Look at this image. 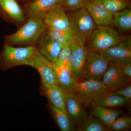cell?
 <instances>
[{
  "label": "cell",
  "mask_w": 131,
  "mask_h": 131,
  "mask_svg": "<svg viewBox=\"0 0 131 131\" xmlns=\"http://www.w3.org/2000/svg\"><path fill=\"white\" fill-rule=\"evenodd\" d=\"M47 28L43 20L27 19L16 31L5 36L3 43L19 47L36 46Z\"/></svg>",
  "instance_id": "1"
},
{
  "label": "cell",
  "mask_w": 131,
  "mask_h": 131,
  "mask_svg": "<svg viewBox=\"0 0 131 131\" xmlns=\"http://www.w3.org/2000/svg\"><path fill=\"white\" fill-rule=\"evenodd\" d=\"M37 48V46L16 47L3 43L0 52V68L5 71L19 66L33 67V56Z\"/></svg>",
  "instance_id": "2"
},
{
  "label": "cell",
  "mask_w": 131,
  "mask_h": 131,
  "mask_svg": "<svg viewBox=\"0 0 131 131\" xmlns=\"http://www.w3.org/2000/svg\"><path fill=\"white\" fill-rule=\"evenodd\" d=\"M66 13L74 38L85 44L97 26L86 8Z\"/></svg>",
  "instance_id": "3"
},
{
  "label": "cell",
  "mask_w": 131,
  "mask_h": 131,
  "mask_svg": "<svg viewBox=\"0 0 131 131\" xmlns=\"http://www.w3.org/2000/svg\"><path fill=\"white\" fill-rule=\"evenodd\" d=\"M129 37L120 35L108 26H97L89 41L91 50L102 51L123 42Z\"/></svg>",
  "instance_id": "4"
},
{
  "label": "cell",
  "mask_w": 131,
  "mask_h": 131,
  "mask_svg": "<svg viewBox=\"0 0 131 131\" xmlns=\"http://www.w3.org/2000/svg\"><path fill=\"white\" fill-rule=\"evenodd\" d=\"M110 62L101 52L91 50L87 55L82 79L102 81Z\"/></svg>",
  "instance_id": "5"
},
{
  "label": "cell",
  "mask_w": 131,
  "mask_h": 131,
  "mask_svg": "<svg viewBox=\"0 0 131 131\" xmlns=\"http://www.w3.org/2000/svg\"><path fill=\"white\" fill-rule=\"evenodd\" d=\"M109 91L102 81L85 80L78 82L74 93L86 107L101 95Z\"/></svg>",
  "instance_id": "6"
},
{
  "label": "cell",
  "mask_w": 131,
  "mask_h": 131,
  "mask_svg": "<svg viewBox=\"0 0 131 131\" xmlns=\"http://www.w3.org/2000/svg\"><path fill=\"white\" fill-rule=\"evenodd\" d=\"M0 17L18 28L27 20L24 9L18 0H0Z\"/></svg>",
  "instance_id": "7"
},
{
  "label": "cell",
  "mask_w": 131,
  "mask_h": 131,
  "mask_svg": "<svg viewBox=\"0 0 131 131\" xmlns=\"http://www.w3.org/2000/svg\"><path fill=\"white\" fill-rule=\"evenodd\" d=\"M85 45L74 38L70 44L71 51V70L73 76L78 82L83 74L88 51Z\"/></svg>",
  "instance_id": "8"
},
{
  "label": "cell",
  "mask_w": 131,
  "mask_h": 131,
  "mask_svg": "<svg viewBox=\"0 0 131 131\" xmlns=\"http://www.w3.org/2000/svg\"><path fill=\"white\" fill-rule=\"evenodd\" d=\"M130 80L124 74L119 63L110 61L102 81L109 91L113 92L124 86Z\"/></svg>",
  "instance_id": "9"
},
{
  "label": "cell",
  "mask_w": 131,
  "mask_h": 131,
  "mask_svg": "<svg viewBox=\"0 0 131 131\" xmlns=\"http://www.w3.org/2000/svg\"><path fill=\"white\" fill-rule=\"evenodd\" d=\"M33 68L39 73L42 83L57 84L56 74L53 67V62L40 53L38 48L32 58Z\"/></svg>",
  "instance_id": "10"
},
{
  "label": "cell",
  "mask_w": 131,
  "mask_h": 131,
  "mask_svg": "<svg viewBox=\"0 0 131 131\" xmlns=\"http://www.w3.org/2000/svg\"><path fill=\"white\" fill-rule=\"evenodd\" d=\"M63 0H32L22 6L27 19L43 20L48 11Z\"/></svg>",
  "instance_id": "11"
},
{
  "label": "cell",
  "mask_w": 131,
  "mask_h": 131,
  "mask_svg": "<svg viewBox=\"0 0 131 131\" xmlns=\"http://www.w3.org/2000/svg\"><path fill=\"white\" fill-rule=\"evenodd\" d=\"M43 21L47 27L71 32L68 16L62 4L56 5L49 9Z\"/></svg>",
  "instance_id": "12"
},
{
  "label": "cell",
  "mask_w": 131,
  "mask_h": 131,
  "mask_svg": "<svg viewBox=\"0 0 131 131\" xmlns=\"http://www.w3.org/2000/svg\"><path fill=\"white\" fill-rule=\"evenodd\" d=\"M67 114L75 126L79 127L88 117L85 107L74 93L66 94Z\"/></svg>",
  "instance_id": "13"
},
{
  "label": "cell",
  "mask_w": 131,
  "mask_h": 131,
  "mask_svg": "<svg viewBox=\"0 0 131 131\" xmlns=\"http://www.w3.org/2000/svg\"><path fill=\"white\" fill-rule=\"evenodd\" d=\"M85 8L97 26H111L113 25L114 16L101 3L94 2L92 0L87 1Z\"/></svg>",
  "instance_id": "14"
},
{
  "label": "cell",
  "mask_w": 131,
  "mask_h": 131,
  "mask_svg": "<svg viewBox=\"0 0 131 131\" xmlns=\"http://www.w3.org/2000/svg\"><path fill=\"white\" fill-rule=\"evenodd\" d=\"M110 61L117 62L119 64L131 62L130 37L116 45L101 51Z\"/></svg>",
  "instance_id": "15"
},
{
  "label": "cell",
  "mask_w": 131,
  "mask_h": 131,
  "mask_svg": "<svg viewBox=\"0 0 131 131\" xmlns=\"http://www.w3.org/2000/svg\"><path fill=\"white\" fill-rule=\"evenodd\" d=\"M37 45L40 53L53 62L57 61L63 46L52 38L46 30L40 36Z\"/></svg>",
  "instance_id": "16"
},
{
  "label": "cell",
  "mask_w": 131,
  "mask_h": 131,
  "mask_svg": "<svg viewBox=\"0 0 131 131\" xmlns=\"http://www.w3.org/2000/svg\"><path fill=\"white\" fill-rule=\"evenodd\" d=\"M57 84L66 93H74L78 81L73 76L70 68L53 62Z\"/></svg>",
  "instance_id": "17"
},
{
  "label": "cell",
  "mask_w": 131,
  "mask_h": 131,
  "mask_svg": "<svg viewBox=\"0 0 131 131\" xmlns=\"http://www.w3.org/2000/svg\"><path fill=\"white\" fill-rule=\"evenodd\" d=\"M42 88L50 104L67 113L66 106V93L56 84L42 83Z\"/></svg>",
  "instance_id": "18"
},
{
  "label": "cell",
  "mask_w": 131,
  "mask_h": 131,
  "mask_svg": "<svg viewBox=\"0 0 131 131\" xmlns=\"http://www.w3.org/2000/svg\"><path fill=\"white\" fill-rule=\"evenodd\" d=\"M127 103L121 95L107 91L95 99L90 106L93 107L99 106L108 108L118 107L125 105Z\"/></svg>",
  "instance_id": "19"
},
{
  "label": "cell",
  "mask_w": 131,
  "mask_h": 131,
  "mask_svg": "<svg viewBox=\"0 0 131 131\" xmlns=\"http://www.w3.org/2000/svg\"><path fill=\"white\" fill-rule=\"evenodd\" d=\"M92 113L95 117L107 126L112 123L122 113L119 110L97 106L94 107Z\"/></svg>",
  "instance_id": "20"
},
{
  "label": "cell",
  "mask_w": 131,
  "mask_h": 131,
  "mask_svg": "<svg viewBox=\"0 0 131 131\" xmlns=\"http://www.w3.org/2000/svg\"><path fill=\"white\" fill-rule=\"evenodd\" d=\"M50 108L54 119L61 131L74 130L75 125L68 114L51 104H50Z\"/></svg>",
  "instance_id": "21"
},
{
  "label": "cell",
  "mask_w": 131,
  "mask_h": 131,
  "mask_svg": "<svg viewBox=\"0 0 131 131\" xmlns=\"http://www.w3.org/2000/svg\"><path fill=\"white\" fill-rule=\"evenodd\" d=\"M113 25L120 31L126 32L131 30V8L113 13Z\"/></svg>",
  "instance_id": "22"
},
{
  "label": "cell",
  "mask_w": 131,
  "mask_h": 131,
  "mask_svg": "<svg viewBox=\"0 0 131 131\" xmlns=\"http://www.w3.org/2000/svg\"><path fill=\"white\" fill-rule=\"evenodd\" d=\"M47 33L54 40L61 43L63 46L70 45L74 38L71 32L47 27Z\"/></svg>",
  "instance_id": "23"
},
{
  "label": "cell",
  "mask_w": 131,
  "mask_h": 131,
  "mask_svg": "<svg viewBox=\"0 0 131 131\" xmlns=\"http://www.w3.org/2000/svg\"><path fill=\"white\" fill-rule=\"evenodd\" d=\"M79 131H105L107 130L104 124L100 120L89 117L79 126Z\"/></svg>",
  "instance_id": "24"
},
{
  "label": "cell",
  "mask_w": 131,
  "mask_h": 131,
  "mask_svg": "<svg viewBox=\"0 0 131 131\" xmlns=\"http://www.w3.org/2000/svg\"><path fill=\"white\" fill-rule=\"evenodd\" d=\"M131 126V118L129 116H123L118 117L108 126L106 130L112 131H124L129 130Z\"/></svg>",
  "instance_id": "25"
},
{
  "label": "cell",
  "mask_w": 131,
  "mask_h": 131,
  "mask_svg": "<svg viewBox=\"0 0 131 131\" xmlns=\"http://www.w3.org/2000/svg\"><path fill=\"white\" fill-rule=\"evenodd\" d=\"M102 3L112 13L131 8V7L130 0H103Z\"/></svg>",
  "instance_id": "26"
},
{
  "label": "cell",
  "mask_w": 131,
  "mask_h": 131,
  "mask_svg": "<svg viewBox=\"0 0 131 131\" xmlns=\"http://www.w3.org/2000/svg\"><path fill=\"white\" fill-rule=\"evenodd\" d=\"M71 49L70 45H66L63 46L57 61L54 63L57 65L63 66L71 69Z\"/></svg>",
  "instance_id": "27"
},
{
  "label": "cell",
  "mask_w": 131,
  "mask_h": 131,
  "mask_svg": "<svg viewBox=\"0 0 131 131\" xmlns=\"http://www.w3.org/2000/svg\"><path fill=\"white\" fill-rule=\"evenodd\" d=\"M88 0H63L62 5L66 13L76 11L85 8Z\"/></svg>",
  "instance_id": "28"
},
{
  "label": "cell",
  "mask_w": 131,
  "mask_h": 131,
  "mask_svg": "<svg viewBox=\"0 0 131 131\" xmlns=\"http://www.w3.org/2000/svg\"><path fill=\"white\" fill-rule=\"evenodd\" d=\"M112 93L114 94L121 95L127 102H128L130 100L131 98V84H127L124 86L119 89L118 90L113 91Z\"/></svg>",
  "instance_id": "29"
},
{
  "label": "cell",
  "mask_w": 131,
  "mask_h": 131,
  "mask_svg": "<svg viewBox=\"0 0 131 131\" xmlns=\"http://www.w3.org/2000/svg\"><path fill=\"white\" fill-rule=\"evenodd\" d=\"M124 74L129 80L131 78V62L120 64Z\"/></svg>",
  "instance_id": "30"
},
{
  "label": "cell",
  "mask_w": 131,
  "mask_h": 131,
  "mask_svg": "<svg viewBox=\"0 0 131 131\" xmlns=\"http://www.w3.org/2000/svg\"><path fill=\"white\" fill-rule=\"evenodd\" d=\"M93 1L96 3H101L102 2L103 0H92Z\"/></svg>",
  "instance_id": "31"
},
{
  "label": "cell",
  "mask_w": 131,
  "mask_h": 131,
  "mask_svg": "<svg viewBox=\"0 0 131 131\" xmlns=\"http://www.w3.org/2000/svg\"><path fill=\"white\" fill-rule=\"evenodd\" d=\"M20 1L23 2H28L32 0H18Z\"/></svg>",
  "instance_id": "32"
}]
</instances>
